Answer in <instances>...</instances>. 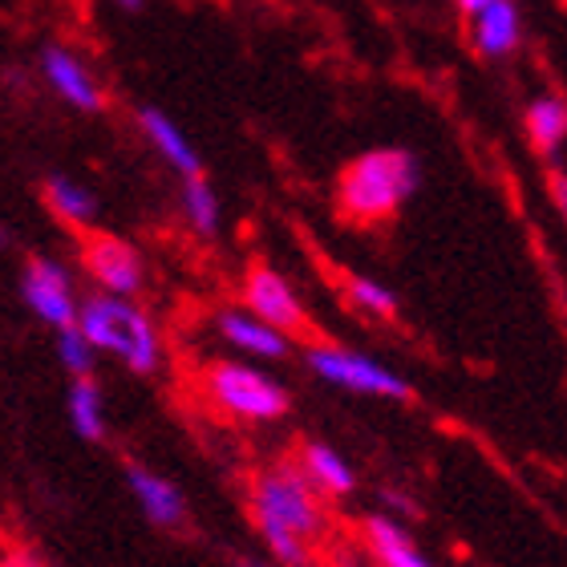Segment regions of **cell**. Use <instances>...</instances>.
Here are the masks:
<instances>
[{
    "label": "cell",
    "instance_id": "cell-1",
    "mask_svg": "<svg viewBox=\"0 0 567 567\" xmlns=\"http://www.w3.org/2000/svg\"><path fill=\"white\" fill-rule=\"evenodd\" d=\"M251 519L284 567H308L312 547L329 532L324 498L308 486L296 462H272L251 483Z\"/></svg>",
    "mask_w": 567,
    "mask_h": 567
},
{
    "label": "cell",
    "instance_id": "cell-2",
    "mask_svg": "<svg viewBox=\"0 0 567 567\" xmlns=\"http://www.w3.org/2000/svg\"><path fill=\"white\" fill-rule=\"evenodd\" d=\"M422 187V163L402 146H381L344 166L341 175V212L357 224H385L402 212V203Z\"/></svg>",
    "mask_w": 567,
    "mask_h": 567
},
{
    "label": "cell",
    "instance_id": "cell-3",
    "mask_svg": "<svg viewBox=\"0 0 567 567\" xmlns=\"http://www.w3.org/2000/svg\"><path fill=\"white\" fill-rule=\"evenodd\" d=\"M82 337L102 353L118 357L122 365L138 373V378H151L163 365V341H158V329L154 320L134 305L131 296H110L97 292L90 300L78 305V320H73Z\"/></svg>",
    "mask_w": 567,
    "mask_h": 567
},
{
    "label": "cell",
    "instance_id": "cell-4",
    "mask_svg": "<svg viewBox=\"0 0 567 567\" xmlns=\"http://www.w3.org/2000/svg\"><path fill=\"white\" fill-rule=\"evenodd\" d=\"M203 390L224 414L244 417V422H276L288 414V390L268 373L239 361H215L203 373Z\"/></svg>",
    "mask_w": 567,
    "mask_h": 567
},
{
    "label": "cell",
    "instance_id": "cell-5",
    "mask_svg": "<svg viewBox=\"0 0 567 567\" xmlns=\"http://www.w3.org/2000/svg\"><path fill=\"white\" fill-rule=\"evenodd\" d=\"M308 369L317 373L320 381H329L337 390L349 393H365V398H390V402H405L414 398L410 381L402 373L385 369L381 361L365 353H353V349H341V344H312L308 349Z\"/></svg>",
    "mask_w": 567,
    "mask_h": 567
},
{
    "label": "cell",
    "instance_id": "cell-6",
    "mask_svg": "<svg viewBox=\"0 0 567 567\" xmlns=\"http://www.w3.org/2000/svg\"><path fill=\"white\" fill-rule=\"evenodd\" d=\"M244 300H248V312L272 324L276 332H284L288 341L292 337H308V312L300 305V296L292 292V284L284 280L276 268L268 264H256L244 280Z\"/></svg>",
    "mask_w": 567,
    "mask_h": 567
},
{
    "label": "cell",
    "instance_id": "cell-7",
    "mask_svg": "<svg viewBox=\"0 0 567 567\" xmlns=\"http://www.w3.org/2000/svg\"><path fill=\"white\" fill-rule=\"evenodd\" d=\"M24 305L33 308V317H41L53 329H70L78 320V300H73V276L65 264L49 260V256H33L24 268L21 280Z\"/></svg>",
    "mask_w": 567,
    "mask_h": 567
},
{
    "label": "cell",
    "instance_id": "cell-8",
    "mask_svg": "<svg viewBox=\"0 0 567 567\" xmlns=\"http://www.w3.org/2000/svg\"><path fill=\"white\" fill-rule=\"evenodd\" d=\"M82 260H85V272L94 276V284H102L110 296H134L142 288V256L122 236L90 231Z\"/></svg>",
    "mask_w": 567,
    "mask_h": 567
},
{
    "label": "cell",
    "instance_id": "cell-9",
    "mask_svg": "<svg viewBox=\"0 0 567 567\" xmlns=\"http://www.w3.org/2000/svg\"><path fill=\"white\" fill-rule=\"evenodd\" d=\"M41 73H45V82L53 85V94H58L61 102H70L73 110L97 114V110L106 106V94H102L97 78L90 73V65H85L73 49H65V45L41 49Z\"/></svg>",
    "mask_w": 567,
    "mask_h": 567
},
{
    "label": "cell",
    "instance_id": "cell-10",
    "mask_svg": "<svg viewBox=\"0 0 567 567\" xmlns=\"http://www.w3.org/2000/svg\"><path fill=\"white\" fill-rule=\"evenodd\" d=\"M471 41L483 58H507L523 41V17L515 0H495L471 17Z\"/></svg>",
    "mask_w": 567,
    "mask_h": 567
},
{
    "label": "cell",
    "instance_id": "cell-11",
    "mask_svg": "<svg viewBox=\"0 0 567 567\" xmlns=\"http://www.w3.org/2000/svg\"><path fill=\"white\" fill-rule=\"evenodd\" d=\"M126 483H131L138 507L146 511V519H151L154 527H183V519H187V503H183V491H178L171 478H163V474H154V471H146V466H138V462H131V466H126Z\"/></svg>",
    "mask_w": 567,
    "mask_h": 567
},
{
    "label": "cell",
    "instance_id": "cell-12",
    "mask_svg": "<svg viewBox=\"0 0 567 567\" xmlns=\"http://www.w3.org/2000/svg\"><path fill=\"white\" fill-rule=\"evenodd\" d=\"M215 324H219V332H224V341L231 344V349H244V353H251V357L276 361V357H288V349H292L284 332H276L272 324H264L248 308H224V312L215 317Z\"/></svg>",
    "mask_w": 567,
    "mask_h": 567
},
{
    "label": "cell",
    "instance_id": "cell-13",
    "mask_svg": "<svg viewBox=\"0 0 567 567\" xmlns=\"http://www.w3.org/2000/svg\"><path fill=\"white\" fill-rule=\"evenodd\" d=\"M296 466H300V474H305L308 486H312L320 498H344L357 491L353 466H349L332 446H324V442H305L300 454H296Z\"/></svg>",
    "mask_w": 567,
    "mask_h": 567
},
{
    "label": "cell",
    "instance_id": "cell-14",
    "mask_svg": "<svg viewBox=\"0 0 567 567\" xmlns=\"http://www.w3.org/2000/svg\"><path fill=\"white\" fill-rule=\"evenodd\" d=\"M138 126H142V134L151 138L154 151H158L166 163H171V171H178L183 178L203 175L199 151L190 146L187 134L178 131V122H171V114H163V110H154V106H142L138 110Z\"/></svg>",
    "mask_w": 567,
    "mask_h": 567
},
{
    "label": "cell",
    "instance_id": "cell-15",
    "mask_svg": "<svg viewBox=\"0 0 567 567\" xmlns=\"http://www.w3.org/2000/svg\"><path fill=\"white\" fill-rule=\"evenodd\" d=\"M361 532H365V547L373 551V559L381 567H434L417 551L414 535L405 532L398 519H390V515H369L361 523Z\"/></svg>",
    "mask_w": 567,
    "mask_h": 567
},
{
    "label": "cell",
    "instance_id": "cell-16",
    "mask_svg": "<svg viewBox=\"0 0 567 567\" xmlns=\"http://www.w3.org/2000/svg\"><path fill=\"white\" fill-rule=\"evenodd\" d=\"M45 203H49V212L58 215L65 227H73V231H90L94 219H97L94 190L82 187V183L70 178V175H49L45 178Z\"/></svg>",
    "mask_w": 567,
    "mask_h": 567
},
{
    "label": "cell",
    "instance_id": "cell-17",
    "mask_svg": "<svg viewBox=\"0 0 567 567\" xmlns=\"http://www.w3.org/2000/svg\"><path fill=\"white\" fill-rule=\"evenodd\" d=\"M523 126H527V138H532V146L539 154H559V146H564L567 138V106L564 97L556 94H544L535 97L532 106H527V114H523Z\"/></svg>",
    "mask_w": 567,
    "mask_h": 567
},
{
    "label": "cell",
    "instance_id": "cell-18",
    "mask_svg": "<svg viewBox=\"0 0 567 567\" xmlns=\"http://www.w3.org/2000/svg\"><path fill=\"white\" fill-rule=\"evenodd\" d=\"M70 422H73V434L85 437V442H102V434H106V398H102V385L94 381V373L73 378Z\"/></svg>",
    "mask_w": 567,
    "mask_h": 567
},
{
    "label": "cell",
    "instance_id": "cell-19",
    "mask_svg": "<svg viewBox=\"0 0 567 567\" xmlns=\"http://www.w3.org/2000/svg\"><path fill=\"white\" fill-rule=\"evenodd\" d=\"M183 212H187L190 227L199 236H215V227H219V195H215V187L203 175L183 178Z\"/></svg>",
    "mask_w": 567,
    "mask_h": 567
},
{
    "label": "cell",
    "instance_id": "cell-20",
    "mask_svg": "<svg viewBox=\"0 0 567 567\" xmlns=\"http://www.w3.org/2000/svg\"><path fill=\"white\" fill-rule=\"evenodd\" d=\"M344 292H349V300H353L357 312H365V317H373V320L398 317V296H393L385 284L369 280V276H349Z\"/></svg>",
    "mask_w": 567,
    "mask_h": 567
},
{
    "label": "cell",
    "instance_id": "cell-21",
    "mask_svg": "<svg viewBox=\"0 0 567 567\" xmlns=\"http://www.w3.org/2000/svg\"><path fill=\"white\" fill-rule=\"evenodd\" d=\"M58 357H61V365L70 369L73 378H85V373H94L97 349L85 341L78 324H70V329H58Z\"/></svg>",
    "mask_w": 567,
    "mask_h": 567
},
{
    "label": "cell",
    "instance_id": "cell-22",
    "mask_svg": "<svg viewBox=\"0 0 567 567\" xmlns=\"http://www.w3.org/2000/svg\"><path fill=\"white\" fill-rule=\"evenodd\" d=\"M381 503H385V507H393L398 515H417L414 503H410L405 495H393V491H385V495H381Z\"/></svg>",
    "mask_w": 567,
    "mask_h": 567
},
{
    "label": "cell",
    "instance_id": "cell-23",
    "mask_svg": "<svg viewBox=\"0 0 567 567\" xmlns=\"http://www.w3.org/2000/svg\"><path fill=\"white\" fill-rule=\"evenodd\" d=\"M0 567H45L37 556H29V551H12V556L0 559Z\"/></svg>",
    "mask_w": 567,
    "mask_h": 567
},
{
    "label": "cell",
    "instance_id": "cell-24",
    "mask_svg": "<svg viewBox=\"0 0 567 567\" xmlns=\"http://www.w3.org/2000/svg\"><path fill=\"white\" fill-rule=\"evenodd\" d=\"M551 199H556V207L564 212V203H567V190H564V171L559 175H551Z\"/></svg>",
    "mask_w": 567,
    "mask_h": 567
},
{
    "label": "cell",
    "instance_id": "cell-25",
    "mask_svg": "<svg viewBox=\"0 0 567 567\" xmlns=\"http://www.w3.org/2000/svg\"><path fill=\"white\" fill-rule=\"evenodd\" d=\"M454 4H458V9L466 12V17H474V12L486 9V4H495V0H454Z\"/></svg>",
    "mask_w": 567,
    "mask_h": 567
},
{
    "label": "cell",
    "instance_id": "cell-26",
    "mask_svg": "<svg viewBox=\"0 0 567 567\" xmlns=\"http://www.w3.org/2000/svg\"><path fill=\"white\" fill-rule=\"evenodd\" d=\"M122 9H142V0H118Z\"/></svg>",
    "mask_w": 567,
    "mask_h": 567
},
{
    "label": "cell",
    "instance_id": "cell-27",
    "mask_svg": "<svg viewBox=\"0 0 567 567\" xmlns=\"http://www.w3.org/2000/svg\"><path fill=\"white\" fill-rule=\"evenodd\" d=\"M4 244H9V231H0V248H4Z\"/></svg>",
    "mask_w": 567,
    "mask_h": 567
},
{
    "label": "cell",
    "instance_id": "cell-28",
    "mask_svg": "<svg viewBox=\"0 0 567 567\" xmlns=\"http://www.w3.org/2000/svg\"><path fill=\"white\" fill-rule=\"evenodd\" d=\"M239 567H256V564H239Z\"/></svg>",
    "mask_w": 567,
    "mask_h": 567
}]
</instances>
